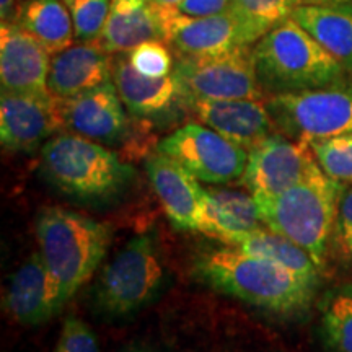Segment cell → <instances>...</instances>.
Listing matches in <instances>:
<instances>
[{"instance_id": "20", "label": "cell", "mask_w": 352, "mask_h": 352, "mask_svg": "<svg viewBox=\"0 0 352 352\" xmlns=\"http://www.w3.org/2000/svg\"><path fill=\"white\" fill-rule=\"evenodd\" d=\"M264 226L252 195L226 188L204 189V215L199 233L233 246L245 233Z\"/></svg>"}, {"instance_id": "24", "label": "cell", "mask_w": 352, "mask_h": 352, "mask_svg": "<svg viewBox=\"0 0 352 352\" xmlns=\"http://www.w3.org/2000/svg\"><path fill=\"white\" fill-rule=\"evenodd\" d=\"M233 246L254 254V256L266 258L270 261L280 264L285 270L296 272L307 283L318 285L320 270L310 254L294 241L287 240L279 233H274L270 228H254L240 236Z\"/></svg>"}, {"instance_id": "5", "label": "cell", "mask_w": 352, "mask_h": 352, "mask_svg": "<svg viewBox=\"0 0 352 352\" xmlns=\"http://www.w3.org/2000/svg\"><path fill=\"white\" fill-rule=\"evenodd\" d=\"M36 239L65 305L103 263L111 243V228L87 215L51 206L39 210Z\"/></svg>"}, {"instance_id": "6", "label": "cell", "mask_w": 352, "mask_h": 352, "mask_svg": "<svg viewBox=\"0 0 352 352\" xmlns=\"http://www.w3.org/2000/svg\"><path fill=\"white\" fill-rule=\"evenodd\" d=\"M165 280V263L152 235L132 236L104 264L94 287V307L101 316L122 320L155 300Z\"/></svg>"}, {"instance_id": "27", "label": "cell", "mask_w": 352, "mask_h": 352, "mask_svg": "<svg viewBox=\"0 0 352 352\" xmlns=\"http://www.w3.org/2000/svg\"><path fill=\"white\" fill-rule=\"evenodd\" d=\"M74 23L77 43H98L107 26L113 0H64Z\"/></svg>"}, {"instance_id": "35", "label": "cell", "mask_w": 352, "mask_h": 352, "mask_svg": "<svg viewBox=\"0 0 352 352\" xmlns=\"http://www.w3.org/2000/svg\"><path fill=\"white\" fill-rule=\"evenodd\" d=\"M120 352H157V351L152 349L151 346H145V344H129L122 347Z\"/></svg>"}, {"instance_id": "3", "label": "cell", "mask_w": 352, "mask_h": 352, "mask_svg": "<svg viewBox=\"0 0 352 352\" xmlns=\"http://www.w3.org/2000/svg\"><path fill=\"white\" fill-rule=\"evenodd\" d=\"M258 82L267 96L346 82L342 65L296 20L266 33L252 47Z\"/></svg>"}, {"instance_id": "15", "label": "cell", "mask_w": 352, "mask_h": 352, "mask_svg": "<svg viewBox=\"0 0 352 352\" xmlns=\"http://www.w3.org/2000/svg\"><path fill=\"white\" fill-rule=\"evenodd\" d=\"M188 114L246 152L277 132L266 101L204 100L188 96Z\"/></svg>"}, {"instance_id": "34", "label": "cell", "mask_w": 352, "mask_h": 352, "mask_svg": "<svg viewBox=\"0 0 352 352\" xmlns=\"http://www.w3.org/2000/svg\"><path fill=\"white\" fill-rule=\"evenodd\" d=\"M148 2H151L152 6L162 8H178L183 0H148Z\"/></svg>"}, {"instance_id": "17", "label": "cell", "mask_w": 352, "mask_h": 352, "mask_svg": "<svg viewBox=\"0 0 352 352\" xmlns=\"http://www.w3.org/2000/svg\"><path fill=\"white\" fill-rule=\"evenodd\" d=\"M144 165L153 191L173 227L178 230L199 232L204 215V188L197 183L199 179L158 151L145 157Z\"/></svg>"}, {"instance_id": "29", "label": "cell", "mask_w": 352, "mask_h": 352, "mask_svg": "<svg viewBox=\"0 0 352 352\" xmlns=\"http://www.w3.org/2000/svg\"><path fill=\"white\" fill-rule=\"evenodd\" d=\"M129 63L147 77H166L173 72L175 52L165 41H147L127 52Z\"/></svg>"}, {"instance_id": "16", "label": "cell", "mask_w": 352, "mask_h": 352, "mask_svg": "<svg viewBox=\"0 0 352 352\" xmlns=\"http://www.w3.org/2000/svg\"><path fill=\"white\" fill-rule=\"evenodd\" d=\"M3 303L8 316L25 327L46 323L63 310L60 289L47 270L41 253L30 254V258L13 272Z\"/></svg>"}, {"instance_id": "28", "label": "cell", "mask_w": 352, "mask_h": 352, "mask_svg": "<svg viewBox=\"0 0 352 352\" xmlns=\"http://www.w3.org/2000/svg\"><path fill=\"white\" fill-rule=\"evenodd\" d=\"M305 3L307 0H233V10L266 34L292 19L294 12Z\"/></svg>"}, {"instance_id": "22", "label": "cell", "mask_w": 352, "mask_h": 352, "mask_svg": "<svg viewBox=\"0 0 352 352\" xmlns=\"http://www.w3.org/2000/svg\"><path fill=\"white\" fill-rule=\"evenodd\" d=\"M292 19L352 77V3H305L294 12Z\"/></svg>"}, {"instance_id": "8", "label": "cell", "mask_w": 352, "mask_h": 352, "mask_svg": "<svg viewBox=\"0 0 352 352\" xmlns=\"http://www.w3.org/2000/svg\"><path fill=\"white\" fill-rule=\"evenodd\" d=\"M164 41L175 56H217L253 47L264 34L256 25L230 10L212 16H188L178 8L155 7Z\"/></svg>"}, {"instance_id": "9", "label": "cell", "mask_w": 352, "mask_h": 352, "mask_svg": "<svg viewBox=\"0 0 352 352\" xmlns=\"http://www.w3.org/2000/svg\"><path fill=\"white\" fill-rule=\"evenodd\" d=\"M171 74L191 98L267 100L254 72L252 47L217 56H175Z\"/></svg>"}, {"instance_id": "26", "label": "cell", "mask_w": 352, "mask_h": 352, "mask_svg": "<svg viewBox=\"0 0 352 352\" xmlns=\"http://www.w3.org/2000/svg\"><path fill=\"white\" fill-rule=\"evenodd\" d=\"M308 144L324 175L340 183H352V132Z\"/></svg>"}, {"instance_id": "7", "label": "cell", "mask_w": 352, "mask_h": 352, "mask_svg": "<svg viewBox=\"0 0 352 352\" xmlns=\"http://www.w3.org/2000/svg\"><path fill=\"white\" fill-rule=\"evenodd\" d=\"M277 132L294 140L311 142L352 132V83L267 96Z\"/></svg>"}, {"instance_id": "23", "label": "cell", "mask_w": 352, "mask_h": 352, "mask_svg": "<svg viewBox=\"0 0 352 352\" xmlns=\"http://www.w3.org/2000/svg\"><path fill=\"white\" fill-rule=\"evenodd\" d=\"M19 23L25 32L51 52V56L72 46L74 23L64 0H23Z\"/></svg>"}, {"instance_id": "33", "label": "cell", "mask_w": 352, "mask_h": 352, "mask_svg": "<svg viewBox=\"0 0 352 352\" xmlns=\"http://www.w3.org/2000/svg\"><path fill=\"white\" fill-rule=\"evenodd\" d=\"M20 0H0V19L2 23H16L21 8Z\"/></svg>"}, {"instance_id": "18", "label": "cell", "mask_w": 352, "mask_h": 352, "mask_svg": "<svg viewBox=\"0 0 352 352\" xmlns=\"http://www.w3.org/2000/svg\"><path fill=\"white\" fill-rule=\"evenodd\" d=\"M51 52L19 23L0 28V82L2 90L19 94L50 91Z\"/></svg>"}, {"instance_id": "32", "label": "cell", "mask_w": 352, "mask_h": 352, "mask_svg": "<svg viewBox=\"0 0 352 352\" xmlns=\"http://www.w3.org/2000/svg\"><path fill=\"white\" fill-rule=\"evenodd\" d=\"M178 10L188 16H212L233 10V0H183Z\"/></svg>"}, {"instance_id": "30", "label": "cell", "mask_w": 352, "mask_h": 352, "mask_svg": "<svg viewBox=\"0 0 352 352\" xmlns=\"http://www.w3.org/2000/svg\"><path fill=\"white\" fill-rule=\"evenodd\" d=\"M54 352H100L94 329L77 316L65 318Z\"/></svg>"}, {"instance_id": "36", "label": "cell", "mask_w": 352, "mask_h": 352, "mask_svg": "<svg viewBox=\"0 0 352 352\" xmlns=\"http://www.w3.org/2000/svg\"><path fill=\"white\" fill-rule=\"evenodd\" d=\"M307 3H316V6H328V3H352V0H307Z\"/></svg>"}, {"instance_id": "19", "label": "cell", "mask_w": 352, "mask_h": 352, "mask_svg": "<svg viewBox=\"0 0 352 352\" xmlns=\"http://www.w3.org/2000/svg\"><path fill=\"white\" fill-rule=\"evenodd\" d=\"M111 80L113 56L98 43H78L52 56L47 88L59 100H65Z\"/></svg>"}, {"instance_id": "25", "label": "cell", "mask_w": 352, "mask_h": 352, "mask_svg": "<svg viewBox=\"0 0 352 352\" xmlns=\"http://www.w3.org/2000/svg\"><path fill=\"white\" fill-rule=\"evenodd\" d=\"M321 331L331 352H352V287H342L327 298Z\"/></svg>"}, {"instance_id": "12", "label": "cell", "mask_w": 352, "mask_h": 352, "mask_svg": "<svg viewBox=\"0 0 352 352\" xmlns=\"http://www.w3.org/2000/svg\"><path fill=\"white\" fill-rule=\"evenodd\" d=\"M60 100L51 94H19L2 90L0 140L8 152L30 153L63 132Z\"/></svg>"}, {"instance_id": "1", "label": "cell", "mask_w": 352, "mask_h": 352, "mask_svg": "<svg viewBox=\"0 0 352 352\" xmlns=\"http://www.w3.org/2000/svg\"><path fill=\"white\" fill-rule=\"evenodd\" d=\"M192 276L212 290L277 316L305 314L316 290L280 264L227 245L197 254Z\"/></svg>"}, {"instance_id": "13", "label": "cell", "mask_w": 352, "mask_h": 352, "mask_svg": "<svg viewBox=\"0 0 352 352\" xmlns=\"http://www.w3.org/2000/svg\"><path fill=\"white\" fill-rule=\"evenodd\" d=\"M60 111L64 129L103 145L126 144L135 124L113 80L60 100Z\"/></svg>"}, {"instance_id": "14", "label": "cell", "mask_w": 352, "mask_h": 352, "mask_svg": "<svg viewBox=\"0 0 352 352\" xmlns=\"http://www.w3.org/2000/svg\"><path fill=\"white\" fill-rule=\"evenodd\" d=\"M113 82L132 118L165 124L188 113V95L173 74L147 77L129 63V56L113 57Z\"/></svg>"}, {"instance_id": "10", "label": "cell", "mask_w": 352, "mask_h": 352, "mask_svg": "<svg viewBox=\"0 0 352 352\" xmlns=\"http://www.w3.org/2000/svg\"><path fill=\"white\" fill-rule=\"evenodd\" d=\"M157 151L208 184H223L243 175L248 152L201 122H188L157 144Z\"/></svg>"}, {"instance_id": "2", "label": "cell", "mask_w": 352, "mask_h": 352, "mask_svg": "<svg viewBox=\"0 0 352 352\" xmlns=\"http://www.w3.org/2000/svg\"><path fill=\"white\" fill-rule=\"evenodd\" d=\"M39 170L57 191L90 206L118 199L135 173L103 144L74 132H59L43 145Z\"/></svg>"}, {"instance_id": "31", "label": "cell", "mask_w": 352, "mask_h": 352, "mask_svg": "<svg viewBox=\"0 0 352 352\" xmlns=\"http://www.w3.org/2000/svg\"><path fill=\"white\" fill-rule=\"evenodd\" d=\"M334 236L341 253L352 258V186L341 195L336 223H334Z\"/></svg>"}, {"instance_id": "4", "label": "cell", "mask_w": 352, "mask_h": 352, "mask_svg": "<svg viewBox=\"0 0 352 352\" xmlns=\"http://www.w3.org/2000/svg\"><path fill=\"white\" fill-rule=\"evenodd\" d=\"M342 191V183L316 168L280 195L254 201L264 226L305 250L321 271L327 266Z\"/></svg>"}, {"instance_id": "11", "label": "cell", "mask_w": 352, "mask_h": 352, "mask_svg": "<svg viewBox=\"0 0 352 352\" xmlns=\"http://www.w3.org/2000/svg\"><path fill=\"white\" fill-rule=\"evenodd\" d=\"M320 168L311 147L274 132L248 151L241 182L253 197H271Z\"/></svg>"}, {"instance_id": "21", "label": "cell", "mask_w": 352, "mask_h": 352, "mask_svg": "<svg viewBox=\"0 0 352 352\" xmlns=\"http://www.w3.org/2000/svg\"><path fill=\"white\" fill-rule=\"evenodd\" d=\"M147 41H164L155 6L148 0H113L100 46L116 56L131 52Z\"/></svg>"}]
</instances>
